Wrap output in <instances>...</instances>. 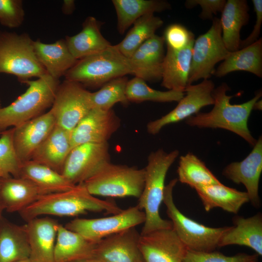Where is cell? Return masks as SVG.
I'll list each match as a JSON object with an SVG mask.
<instances>
[{"label":"cell","instance_id":"obj_1","mask_svg":"<svg viewBox=\"0 0 262 262\" xmlns=\"http://www.w3.org/2000/svg\"><path fill=\"white\" fill-rule=\"evenodd\" d=\"M122 210L114 201L102 200L90 194L82 183L67 191L40 195L18 213L28 222L43 215L74 216L89 212L114 214Z\"/></svg>","mask_w":262,"mask_h":262},{"label":"cell","instance_id":"obj_2","mask_svg":"<svg viewBox=\"0 0 262 262\" xmlns=\"http://www.w3.org/2000/svg\"><path fill=\"white\" fill-rule=\"evenodd\" d=\"M229 87L222 83L214 89L212 97L213 107L209 112L198 113L185 120L191 127L199 128L222 129L230 131L253 147L257 140L252 135L248 121L254 103L262 97L259 91L250 100L239 104H232L230 101L234 96L227 95Z\"/></svg>","mask_w":262,"mask_h":262},{"label":"cell","instance_id":"obj_3","mask_svg":"<svg viewBox=\"0 0 262 262\" xmlns=\"http://www.w3.org/2000/svg\"><path fill=\"white\" fill-rule=\"evenodd\" d=\"M179 153L177 149L166 152L158 149L151 152L148 157L147 165L144 168V189L137 205L140 210H144L146 217L140 234L173 228L172 222L163 219L159 210L163 202L167 173Z\"/></svg>","mask_w":262,"mask_h":262},{"label":"cell","instance_id":"obj_4","mask_svg":"<svg viewBox=\"0 0 262 262\" xmlns=\"http://www.w3.org/2000/svg\"><path fill=\"white\" fill-rule=\"evenodd\" d=\"M23 83L28 86L26 91L10 105L0 108V133L43 114L51 107L59 81L47 74Z\"/></svg>","mask_w":262,"mask_h":262},{"label":"cell","instance_id":"obj_5","mask_svg":"<svg viewBox=\"0 0 262 262\" xmlns=\"http://www.w3.org/2000/svg\"><path fill=\"white\" fill-rule=\"evenodd\" d=\"M133 72L130 59L116 45H111L99 52L78 60L64 76L66 80L83 86L97 87L114 79L133 75Z\"/></svg>","mask_w":262,"mask_h":262},{"label":"cell","instance_id":"obj_6","mask_svg":"<svg viewBox=\"0 0 262 262\" xmlns=\"http://www.w3.org/2000/svg\"><path fill=\"white\" fill-rule=\"evenodd\" d=\"M83 183L88 192L94 196L139 198L144 186L145 169L110 162Z\"/></svg>","mask_w":262,"mask_h":262},{"label":"cell","instance_id":"obj_7","mask_svg":"<svg viewBox=\"0 0 262 262\" xmlns=\"http://www.w3.org/2000/svg\"><path fill=\"white\" fill-rule=\"evenodd\" d=\"M33 41L26 33L0 31V73L13 75L22 83L48 74L36 58Z\"/></svg>","mask_w":262,"mask_h":262},{"label":"cell","instance_id":"obj_8","mask_svg":"<svg viewBox=\"0 0 262 262\" xmlns=\"http://www.w3.org/2000/svg\"><path fill=\"white\" fill-rule=\"evenodd\" d=\"M177 179L165 185L163 202L172 222L173 229L187 249L201 252L214 251L220 240L229 227L211 228L200 224L183 214L176 206L173 191Z\"/></svg>","mask_w":262,"mask_h":262},{"label":"cell","instance_id":"obj_9","mask_svg":"<svg viewBox=\"0 0 262 262\" xmlns=\"http://www.w3.org/2000/svg\"><path fill=\"white\" fill-rule=\"evenodd\" d=\"M212 20L209 30L195 40L187 85L200 79H209L216 64L229 53L223 41L220 19L214 17Z\"/></svg>","mask_w":262,"mask_h":262},{"label":"cell","instance_id":"obj_10","mask_svg":"<svg viewBox=\"0 0 262 262\" xmlns=\"http://www.w3.org/2000/svg\"><path fill=\"white\" fill-rule=\"evenodd\" d=\"M91 93L77 82L65 80L59 84L50 109L56 125L71 132L93 108Z\"/></svg>","mask_w":262,"mask_h":262},{"label":"cell","instance_id":"obj_11","mask_svg":"<svg viewBox=\"0 0 262 262\" xmlns=\"http://www.w3.org/2000/svg\"><path fill=\"white\" fill-rule=\"evenodd\" d=\"M145 219L144 212L136 205L106 217L75 218L65 226L97 244L104 238L144 223Z\"/></svg>","mask_w":262,"mask_h":262},{"label":"cell","instance_id":"obj_12","mask_svg":"<svg viewBox=\"0 0 262 262\" xmlns=\"http://www.w3.org/2000/svg\"><path fill=\"white\" fill-rule=\"evenodd\" d=\"M110 162L108 142L82 144L72 148L62 174L75 185L85 182L104 164Z\"/></svg>","mask_w":262,"mask_h":262},{"label":"cell","instance_id":"obj_13","mask_svg":"<svg viewBox=\"0 0 262 262\" xmlns=\"http://www.w3.org/2000/svg\"><path fill=\"white\" fill-rule=\"evenodd\" d=\"M214 88V83L209 79L203 80L196 84L187 85L184 96L176 107L161 118L149 122L147 125V132L156 135L165 126L186 120L204 107L213 105L212 93Z\"/></svg>","mask_w":262,"mask_h":262},{"label":"cell","instance_id":"obj_14","mask_svg":"<svg viewBox=\"0 0 262 262\" xmlns=\"http://www.w3.org/2000/svg\"><path fill=\"white\" fill-rule=\"evenodd\" d=\"M120 125V119L112 109L93 108L71 131L72 148L85 143L108 142Z\"/></svg>","mask_w":262,"mask_h":262},{"label":"cell","instance_id":"obj_15","mask_svg":"<svg viewBox=\"0 0 262 262\" xmlns=\"http://www.w3.org/2000/svg\"><path fill=\"white\" fill-rule=\"evenodd\" d=\"M138 246L144 262H182L187 249L173 228L140 234Z\"/></svg>","mask_w":262,"mask_h":262},{"label":"cell","instance_id":"obj_16","mask_svg":"<svg viewBox=\"0 0 262 262\" xmlns=\"http://www.w3.org/2000/svg\"><path fill=\"white\" fill-rule=\"evenodd\" d=\"M262 172V137L260 136L249 154L242 161L227 165L222 175L236 184H242L246 189L249 201L255 208L261 206L259 187Z\"/></svg>","mask_w":262,"mask_h":262},{"label":"cell","instance_id":"obj_17","mask_svg":"<svg viewBox=\"0 0 262 262\" xmlns=\"http://www.w3.org/2000/svg\"><path fill=\"white\" fill-rule=\"evenodd\" d=\"M135 227L108 236L96 244L93 256L100 262H144Z\"/></svg>","mask_w":262,"mask_h":262},{"label":"cell","instance_id":"obj_18","mask_svg":"<svg viewBox=\"0 0 262 262\" xmlns=\"http://www.w3.org/2000/svg\"><path fill=\"white\" fill-rule=\"evenodd\" d=\"M55 125L54 117L49 110L14 128L13 143L21 163L31 160L35 150L48 136Z\"/></svg>","mask_w":262,"mask_h":262},{"label":"cell","instance_id":"obj_19","mask_svg":"<svg viewBox=\"0 0 262 262\" xmlns=\"http://www.w3.org/2000/svg\"><path fill=\"white\" fill-rule=\"evenodd\" d=\"M59 223L54 219L38 217L25 224L33 262H55L54 249Z\"/></svg>","mask_w":262,"mask_h":262},{"label":"cell","instance_id":"obj_20","mask_svg":"<svg viewBox=\"0 0 262 262\" xmlns=\"http://www.w3.org/2000/svg\"><path fill=\"white\" fill-rule=\"evenodd\" d=\"M164 43L163 36L155 34L135 51L129 58L135 77L145 81L161 80Z\"/></svg>","mask_w":262,"mask_h":262},{"label":"cell","instance_id":"obj_21","mask_svg":"<svg viewBox=\"0 0 262 262\" xmlns=\"http://www.w3.org/2000/svg\"><path fill=\"white\" fill-rule=\"evenodd\" d=\"M71 149V132L55 125L48 136L35 150L31 160L62 174Z\"/></svg>","mask_w":262,"mask_h":262},{"label":"cell","instance_id":"obj_22","mask_svg":"<svg viewBox=\"0 0 262 262\" xmlns=\"http://www.w3.org/2000/svg\"><path fill=\"white\" fill-rule=\"evenodd\" d=\"M234 225L229 227L221 237L218 247L229 245L247 246L262 255V214L259 213L245 218L235 216Z\"/></svg>","mask_w":262,"mask_h":262},{"label":"cell","instance_id":"obj_23","mask_svg":"<svg viewBox=\"0 0 262 262\" xmlns=\"http://www.w3.org/2000/svg\"><path fill=\"white\" fill-rule=\"evenodd\" d=\"M195 40L180 50L167 48L163 64L161 85L168 90L184 92L188 83Z\"/></svg>","mask_w":262,"mask_h":262},{"label":"cell","instance_id":"obj_24","mask_svg":"<svg viewBox=\"0 0 262 262\" xmlns=\"http://www.w3.org/2000/svg\"><path fill=\"white\" fill-rule=\"evenodd\" d=\"M37 59L48 74L59 80L77 62L70 52L66 40L60 39L52 44H46L39 40L33 41Z\"/></svg>","mask_w":262,"mask_h":262},{"label":"cell","instance_id":"obj_25","mask_svg":"<svg viewBox=\"0 0 262 262\" xmlns=\"http://www.w3.org/2000/svg\"><path fill=\"white\" fill-rule=\"evenodd\" d=\"M36 186L22 177H9L0 181V201L4 211L19 213L40 196Z\"/></svg>","mask_w":262,"mask_h":262},{"label":"cell","instance_id":"obj_26","mask_svg":"<svg viewBox=\"0 0 262 262\" xmlns=\"http://www.w3.org/2000/svg\"><path fill=\"white\" fill-rule=\"evenodd\" d=\"M249 8L246 0H228L222 11L220 25L223 43L232 52L240 49V31L249 21Z\"/></svg>","mask_w":262,"mask_h":262},{"label":"cell","instance_id":"obj_27","mask_svg":"<svg viewBox=\"0 0 262 262\" xmlns=\"http://www.w3.org/2000/svg\"><path fill=\"white\" fill-rule=\"evenodd\" d=\"M195 189L207 212L220 208L227 212L237 214L244 204L249 202L246 192L228 187L221 182Z\"/></svg>","mask_w":262,"mask_h":262},{"label":"cell","instance_id":"obj_28","mask_svg":"<svg viewBox=\"0 0 262 262\" xmlns=\"http://www.w3.org/2000/svg\"><path fill=\"white\" fill-rule=\"evenodd\" d=\"M67 47L77 60L97 53L111 44L100 32V24L96 18L89 16L82 24L80 32L66 37Z\"/></svg>","mask_w":262,"mask_h":262},{"label":"cell","instance_id":"obj_29","mask_svg":"<svg viewBox=\"0 0 262 262\" xmlns=\"http://www.w3.org/2000/svg\"><path fill=\"white\" fill-rule=\"evenodd\" d=\"M236 71L250 72L262 77V38L236 51L229 52L223 62L215 69L213 75L223 77Z\"/></svg>","mask_w":262,"mask_h":262},{"label":"cell","instance_id":"obj_30","mask_svg":"<svg viewBox=\"0 0 262 262\" xmlns=\"http://www.w3.org/2000/svg\"><path fill=\"white\" fill-rule=\"evenodd\" d=\"M30 249L25 225L2 217L0 221V262H16L29 258Z\"/></svg>","mask_w":262,"mask_h":262},{"label":"cell","instance_id":"obj_31","mask_svg":"<svg viewBox=\"0 0 262 262\" xmlns=\"http://www.w3.org/2000/svg\"><path fill=\"white\" fill-rule=\"evenodd\" d=\"M96 244L59 224L54 249L55 262H74L91 259Z\"/></svg>","mask_w":262,"mask_h":262},{"label":"cell","instance_id":"obj_32","mask_svg":"<svg viewBox=\"0 0 262 262\" xmlns=\"http://www.w3.org/2000/svg\"><path fill=\"white\" fill-rule=\"evenodd\" d=\"M19 177L33 182L41 195L67 191L75 186L62 174L31 160L21 163Z\"/></svg>","mask_w":262,"mask_h":262},{"label":"cell","instance_id":"obj_33","mask_svg":"<svg viewBox=\"0 0 262 262\" xmlns=\"http://www.w3.org/2000/svg\"><path fill=\"white\" fill-rule=\"evenodd\" d=\"M117 17V30L123 34L131 25L143 16L161 12L171 7L162 0H113Z\"/></svg>","mask_w":262,"mask_h":262},{"label":"cell","instance_id":"obj_34","mask_svg":"<svg viewBox=\"0 0 262 262\" xmlns=\"http://www.w3.org/2000/svg\"><path fill=\"white\" fill-rule=\"evenodd\" d=\"M163 20L150 13L136 20L125 38L116 46L119 50L130 58L135 51L154 34L163 24Z\"/></svg>","mask_w":262,"mask_h":262},{"label":"cell","instance_id":"obj_35","mask_svg":"<svg viewBox=\"0 0 262 262\" xmlns=\"http://www.w3.org/2000/svg\"><path fill=\"white\" fill-rule=\"evenodd\" d=\"M178 180L192 188L221 182L204 163L192 153L180 156Z\"/></svg>","mask_w":262,"mask_h":262},{"label":"cell","instance_id":"obj_36","mask_svg":"<svg viewBox=\"0 0 262 262\" xmlns=\"http://www.w3.org/2000/svg\"><path fill=\"white\" fill-rule=\"evenodd\" d=\"M126 97L129 102L140 103L146 101L157 102L179 101L185 92L175 90L162 91L149 87L144 80L135 77L128 81Z\"/></svg>","mask_w":262,"mask_h":262},{"label":"cell","instance_id":"obj_37","mask_svg":"<svg viewBox=\"0 0 262 262\" xmlns=\"http://www.w3.org/2000/svg\"><path fill=\"white\" fill-rule=\"evenodd\" d=\"M128 81L126 76L116 78L105 83L99 90L91 92L92 108L109 110L117 103L127 105L129 103L126 94Z\"/></svg>","mask_w":262,"mask_h":262},{"label":"cell","instance_id":"obj_38","mask_svg":"<svg viewBox=\"0 0 262 262\" xmlns=\"http://www.w3.org/2000/svg\"><path fill=\"white\" fill-rule=\"evenodd\" d=\"M14 128L0 133V176L19 177L21 163L19 161L14 146Z\"/></svg>","mask_w":262,"mask_h":262},{"label":"cell","instance_id":"obj_39","mask_svg":"<svg viewBox=\"0 0 262 262\" xmlns=\"http://www.w3.org/2000/svg\"><path fill=\"white\" fill-rule=\"evenodd\" d=\"M257 254L239 253L229 256L218 251L201 252L186 249L182 262H258Z\"/></svg>","mask_w":262,"mask_h":262},{"label":"cell","instance_id":"obj_40","mask_svg":"<svg viewBox=\"0 0 262 262\" xmlns=\"http://www.w3.org/2000/svg\"><path fill=\"white\" fill-rule=\"evenodd\" d=\"M25 16L21 0H0V24L8 28L18 27Z\"/></svg>","mask_w":262,"mask_h":262},{"label":"cell","instance_id":"obj_41","mask_svg":"<svg viewBox=\"0 0 262 262\" xmlns=\"http://www.w3.org/2000/svg\"><path fill=\"white\" fill-rule=\"evenodd\" d=\"M163 37L167 48L174 50L182 49L195 40V35L191 31L177 23L169 25L166 28Z\"/></svg>","mask_w":262,"mask_h":262},{"label":"cell","instance_id":"obj_42","mask_svg":"<svg viewBox=\"0 0 262 262\" xmlns=\"http://www.w3.org/2000/svg\"><path fill=\"white\" fill-rule=\"evenodd\" d=\"M226 2L225 0H187L185 2V6L188 9H191L199 5L201 8L199 15L200 18L213 20V15L222 12Z\"/></svg>","mask_w":262,"mask_h":262},{"label":"cell","instance_id":"obj_43","mask_svg":"<svg viewBox=\"0 0 262 262\" xmlns=\"http://www.w3.org/2000/svg\"><path fill=\"white\" fill-rule=\"evenodd\" d=\"M254 11L256 14V21L251 33L245 39L241 40L240 49L247 47L256 42L259 38L262 23V0H252Z\"/></svg>","mask_w":262,"mask_h":262},{"label":"cell","instance_id":"obj_44","mask_svg":"<svg viewBox=\"0 0 262 262\" xmlns=\"http://www.w3.org/2000/svg\"><path fill=\"white\" fill-rule=\"evenodd\" d=\"M75 8V1L73 0H65L63 1L62 10L65 15L72 14Z\"/></svg>","mask_w":262,"mask_h":262},{"label":"cell","instance_id":"obj_45","mask_svg":"<svg viewBox=\"0 0 262 262\" xmlns=\"http://www.w3.org/2000/svg\"><path fill=\"white\" fill-rule=\"evenodd\" d=\"M262 99L261 100H258L254 104L253 107V110H262Z\"/></svg>","mask_w":262,"mask_h":262},{"label":"cell","instance_id":"obj_46","mask_svg":"<svg viewBox=\"0 0 262 262\" xmlns=\"http://www.w3.org/2000/svg\"><path fill=\"white\" fill-rule=\"evenodd\" d=\"M74 262H100L97 260H95L94 259H85L80 261H78Z\"/></svg>","mask_w":262,"mask_h":262},{"label":"cell","instance_id":"obj_47","mask_svg":"<svg viewBox=\"0 0 262 262\" xmlns=\"http://www.w3.org/2000/svg\"><path fill=\"white\" fill-rule=\"evenodd\" d=\"M4 211V209L3 206L0 201V221L3 217L2 213Z\"/></svg>","mask_w":262,"mask_h":262},{"label":"cell","instance_id":"obj_48","mask_svg":"<svg viewBox=\"0 0 262 262\" xmlns=\"http://www.w3.org/2000/svg\"><path fill=\"white\" fill-rule=\"evenodd\" d=\"M16 262H33L30 258L25 259L23 260H21L18 261H16Z\"/></svg>","mask_w":262,"mask_h":262},{"label":"cell","instance_id":"obj_49","mask_svg":"<svg viewBox=\"0 0 262 262\" xmlns=\"http://www.w3.org/2000/svg\"><path fill=\"white\" fill-rule=\"evenodd\" d=\"M1 108V101H0V108Z\"/></svg>","mask_w":262,"mask_h":262},{"label":"cell","instance_id":"obj_50","mask_svg":"<svg viewBox=\"0 0 262 262\" xmlns=\"http://www.w3.org/2000/svg\"><path fill=\"white\" fill-rule=\"evenodd\" d=\"M1 179V177L0 176V181Z\"/></svg>","mask_w":262,"mask_h":262}]
</instances>
